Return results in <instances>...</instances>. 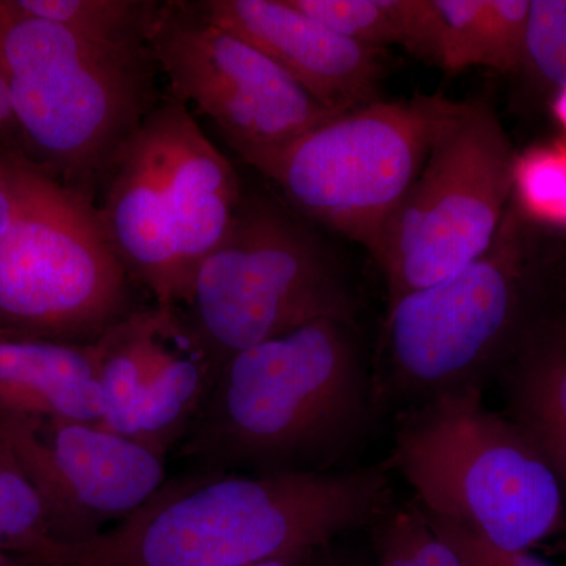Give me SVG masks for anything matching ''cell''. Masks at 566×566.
Segmentation results:
<instances>
[{"label":"cell","mask_w":566,"mask_h":566,"mask_svg":"<svg viewBox=\"0 0 566 566\" xmlns=\"http://www.w3.org/2000/svg\"><path fill=\"white\" fill-rule=\"evenodd\" d=\"M523 73L554 92L566 84V0H531Z\"/></svg>","instance_id":"obj_23"},{"label":"cell","mask_w":566,"mask_h":566,"mask_svg":"<svg viewBox=\"0 0 566 566\" xmlns=\"http://www.w3.org/2000/svg\"><path fill=\"white\" fill-rule=\"evenodd\" d=\"M430 65L447 71L483 66L512 73L523 57L526 22L509 0H431Z\"/></svg>","instance_id":"obj_17"},{"label":"cell","mask_w":566,"mask_h":566,"mask_svg":"<svg viewBox=\"0 0 566 566\" xmlns=\"http://www.w3.org/2000/svg\"><path fill=\"white\" fill-rule=\"evenodd\" d=\"M512 202L531 223L566 229V142L536 145L516 156Z\"/></svg>","instance_id":"obj_21"},{"label":"cell","mask_w":566,"mask_h":566,"mask_svg":"<svg viewBox=\"0 0 566 566\" xmlns=\"http://www.w3.org/2000/svg\"><path fill=\"white\" fill-rule=\"evenodd\" d=\"M390 472L389 461L331 472L197 471L164 482L87 542L59 543L48 566H252L316 553L385 515Z\"/></svg>","instance_id":"obj_1"},{"label":"cell","mask_w":566,"mask_h":566,"mask_svg":"<svg viewBox=\"0 0 566 566\" xmlns=\"http://www.w3.org/2000/svg\"><path fill=\"white\" fill-rule=\"evenodd\" d=\"M0 150H21V137L11 111L9 92L0 76Z\"/></svg>","instance_id":"obj_25"},{"label":"cell","mask_w":566,"mask_h":566,"mask_svg":"<svg viewBox=\"0 0 566 566\" xmlns=\"http://www.w3.org/2000/svg\"><path fill=\"white\" fill-rule=\"evenodd\" d=\"M494 378L506 417L542 453L566 499V273L531 316Z\"/></svg>","instance_id":"obj_15"},{"label":"cell","mask_w":566,"mask_h":566,"mask_svg":"<svg viewBox=\"0 0 566 566\" xmlns=\"http://www.w3.org/2000/svg\"><path fill=\"white\" fill-rule=\"evenodd\" d=\"M553 112L558 125L566 132V84L557 88L556 95H554Z\"/></svg>","instance_id":"obj_29"},{"label":"cell","mask_w":566,"mask_h":566,"mask_svg":"<svg viewBox=\"0 0 566 566\" xmlns=\"http://www.w3.org/2000/svg\"><path fill=\"white\" fill-rule=\"evenodd\" d=\"M182 308L212 382L234 354L318 319L356 318L352 286L312 222L245 185Z\"/></svg>","instance_id":"obj_7"},{"label":"cell","mask_w":566,"mask_h":566,"mask_svg":"<svg viewBox=\"0 0 566 566\" xmlns=\"http://www.w3.org/2000/svg\"><path fill=\"white\" fill-rule=\"evenodd\" d=\"M148 48L167 88L214 123L256 172L338 115L259 48L202 17L192 2H164Z\"/></svg>","instance_id":"obj_11"},{"label":"cell","mask_w":566,"mask_h":566,"mask_svg":"<svg viewBox=\"0 0 566 566\" xmlns=\"http://www.w3.org/2000/svg\"><path fill=\"white\" fill-rule=\"evenodd\" d=\"M0 553H9V546H7L6 536L0 532Z\"/></svg>","instance_id":"obj_31"},{"label":"cell","mask_w":566,"mask_h":566,"mask_svg":"<svg viewBox=\"0 0 566 566\" xmlns=\"http://www.w3.org/2000/svg\"><path fill=\"white\" fill-rule=\"evenodd\" d=\"M515 158L490 103L452 102L419 177L371 253L385 277L387 308L490 249L512 202Z\"/></svg>","instance_id":"obj_9"},{"label":"cell","mask_w":566,"mask_h":566,"mask_svg":"<svg viewBox=\"0 0 566 566\" xmlns=\"http://www.w3.org/2000/svg\"><path fill=\"white\" fill-rule=\"evenodd\" d=\"M424 516L436 535L455 551L464 566H549L528 553L502 549L468 528L436 520L427 513Z\"/></svg>","instance_id":"obj_24"},{"label":"cell","mask_w":566,"mask_h":566,"mask_svg":"<svg viewBox=\"0 0 566 566\" xmlns=\"http://www.w3.org/2000/svg\"><path fill=\"white\" fill-rule=\"evenodd\" d=\"M307 17L346 39L378 48L400 46L427 63L431 0H290Z\"/></svg>","instance_id":"obj_18"},{"label":"cell","mask_w":566,"mask_h":566,"mask_svg":"<svg viewBox=\"0 0 566 566\" xmlns=\"http://www.w3.org/2000/svg\"><path fill=\"white\" fill-rule=\"evenodd\" d=\"M0 532L9 553L32 566L50 565L55 546L35 486L0 439Z\"/></svg>","instance_id":"obj_20"},{"label":"cell","mask_w":566,"mask_h":566,"mask_svg":"<svg viewBox=\"0 0 566 566\" xmlns=\"http://www.w3.org/2000/svg\"><path fill=\"white\" fill-rule=\"evenodd\" d=\"M318 553L319 551H316V553L294 554V556L274 558V560L262 562V564L252 566H314Z\"/></svg>","instance_id":"obj_27"},{"label":"cell","mask_w":566,"mask_h":566,"mask_svg":"<svg viewBox=\"0 0 566 566\" xmlns=\"http://www.w3.org/2000/svg\"><path fill=\"white\" fill-rule=\"evenodd\" d=\"M389 463L428 516L517 553L560 531L557 475L483 387H460L400 409Z\"/></svg>","instance_id":"obj_6"},{"label":"cell","mask_w":566,"mask_h":566,"mask_svg":"<svg viewBox=\"0 0 566 566\" xmlns=\"http://www.w3.org/2000/svg\"><path fill=\"white\" fill-rule=\"evenodd\" d=\"M0 439L31 479L62 545L102 534L166 482V458L98 423L0 420Z\"/></svg>","instance_id":"obj_12"},{"label":"cell","mask_w":566,"mask_h":566,"mask_svg":"<svg viewBox=\"0 0 566 566\" xmlns=\"http://www.w3.org/2000/svg\"><path fill=\"white\" fill-rule=\"evenodd\" d=\"M13 216V202H11L9 185L0 170V237L9 229Z\"/></svg>","instance_id":"obj_26"},{"label":"cell","mask_w":566,"mask_h":566,"mask_svg":"<svg viewBox=\"0 0 566 566\" xmlns=\"http://www.w3.org/2000/svg\"><path fill=\"white\" fill-rule=\"evenodd\" d=\"M452 102L416 95L335 115L260 170L308 222L374 253Z\"/></svg>","instance_id":"obj_10"},{"label":"cell","mask_w":566,"mask_h":566,"mask_svg":"<svg viewBox=\"0 0 566 566\" xmlns=\"http://www.w3.org/2000/svg\"><path fill=\"white\" fill-rule=\"evenodd\" d=\"M327 547L319 551L316 556L314 566H365L359 562L352 560V558L338 556V554H327Z\"/></svg>","instance_id":"obj_28"},{"label":"cell","mask_w":566,"mask_h":566,"mask_svg":"<svg viewBox=\"0 0 566 566\" xmlns=\"http://www.w3.org/2000/svg\"><path fill=\"white\" fill-rule=\"evenodd\" d=\"M98 346L0 327V420L102 422Z\"/></svg>","instance_id":"obj_16"},{"label":"cell","mask_w":566,"mask_h":566,"mask_svg":"<svg viewBox=\"0 0 566 566\" xmlns=\"http://www.w3.org/2000/svg\"><path fill=\"white\" fill-rule=\"evenodd\" d=\"M379 566H464L416 502L390 506L374 524Z\"/></svg>","instance_id":"obj_22"},{"label":"cell","mask_w":566,"mask_h":566,"mask_svg":"<svg viewBox=\"0 0 566 566\" xmlns=\"http://www.w3.org/2000/svg\"><path fill=\"white\" fill-rule=\"evenodd\" d=\"M244 182L169 88L126 140L96 203L112 248L155 300L178 312L222 240Z\"/></svg>","instance_id":"obj_4"},{"label":"cell","mask_w":566,"mask_h":566,"mask_svg":"<svg viewBox=\"0 0 566 566\" xmlns=\"http://www.w3.org/2000/svg\"><path fill=\"white\" fill-rule=\"evenodd\" d=\"M378 412L354 322L324 318L230 357L178 444L197 471H340Z\"/></svg>","instance_id":"obj_2"},{"label":"cell","mask_w":566,"mask_h":566,"mask_svg":"<svg viewBox=\"0 0 566 566\" xmlns=\"http://www.w3.org/2000/svg\"><path fill=\"white\" fill-rule=\"evenodd\" d=\"M0 566H21V558H11L6 553H0Z\"/></svg>","instance_id":"obj_30"},{"label":"cell","mask_w":566,"mask_h":566,"mask_svg":"<svg viewBox=\"0 0 566 566\" xmlns=\"http://www.w3.org/2000/svg\"><path fill=\"white\" fill-rule=\"evenodd\" d=\"M21 566H32V565L28 564V562L21 560Z\"/></svg>","instance_id":"obj_32"},{"label":"cell","mask_w":566,"mask_h":566,"mask_svg":"<svg viewBox=\"0 0 566 566\" xmlns=\"http://www.w3.org/2000/svg\"><path fill=\"white\" fill-rule=\"evenodd\" d=\"M156 71L150 48L98 43L0 0V76L22 153L92 202L161 98Z\"/></svg>","instance_id":"obj_3"},{"label":"cell","mask_w":566,"mask_h":566,"mask_svg":"<svg viewBox=\"0 0 566 566\" xmlns=\"http://www.w3.org/2000/svg\"><path fill=\"white\" fill-rule=\"evenodd\" d=\"M31 17L123 48H148L164 2L158 0H14Z\"/></svg>","instance_id":"obj_19"},{"label":"cell","mask_w":566,"mask_h":566,"mask_svg":"<svg viewBox=\"0 0 566 566\" xmlns=\"http://www.w3.org/2000/svg\"><path fill=\"white\" fill-rule=\"evenodd\" d=\"M13 216L0 237V327L96 344L133 314L132 283L96 203L41 170L21 150H0Z\"/></svg>","instance_id":"obj_8"},{"label":"cell","mask_w":566,"mask_h":566,"mask_svg":"<svg viewBox=\"0 0 566 566\" xmlns=\"http://www.w3.org/2000/svg\"><path fill=\"white\" fill-rule=\"evenodd\" d=\"M532 233L510 202L482 256L387 308L371 368L378 409L400 411L494 376L557 279Z\"/></svg>","instance_id":"obj_5"},{"label":"cell","mask_w":566,"mask_h":566,"mask_svg":"<svg viewBox=\"0 0 566 566\" xmlns=\"http://www.w3.org/2000/svg\"><path fill=\"white\" fill-rule=\"evenodd\" d=\"M99 427L159 457L178 447L212 386L211 368L178 312L136 311L96 342Z\"/></svg>","instance_id":"obj_13"},{"label":"cell","mask_w":566,"mask_h":566,"mask_svg":"<svg viewBox=\"0 0 566 566\" xmlns=\"http://www.w3.org/2000/svg\"><path fill=\"white\" fill-rule=\"evenodd\" d=\"M202 17L259 48L327 109L379 102L385 51L346 39L290 0H202Z\"/></svg>","instance_id":"obj_14"}]
</instances>
